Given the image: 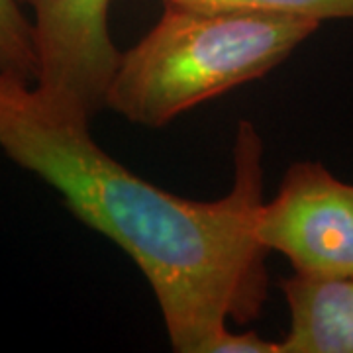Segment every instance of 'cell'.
I'll return each instance as SVG.
<instances>
[{
  "label": "cell",
  "instance_id": "cell-1",
  "mask_svg": "<svg viewBox=\"0 0 353 353\" xmlns=\"http://www.w3.org/2000/svg\"><path fill=\"white\" fill-rule=\"evenodd\" d=\"M0 150L138 265L175 352L218 353L228 320L248 324L261 314L267 250L255 220L263 204V141L252 122L238 124L230 192L187 201L116 161L88 124L51 110L34 85L0 73Z\"/></svg>",
  "mask_w": 353,
  "mask_h": 353
},
{
  "label": "cell",
  "instance_id": "cell-2",
  "mask_svg": "<svg viewBox=\"0 0 353 353\" xmlns=\"http://www.w3.org/2000/svg\"><path fill=\"white\" fill-rule=\"evenodd\" d=\"M322 22L299 16L206 12L163 4V16L120 53L106 106L145 128L261 79L283 63Z\"/></svg>",
  "mask_w": 353,
  "mask_h": 353
},
{
  "label": "cell",
  "instance_id": "cell-3",
  "mask_svg": "<svg viewBox=\"0 0 353 353\" xmlns=\"http://www.w3.org/2000/svg\"><path fill=\"white\" fill-rule=\"evenodd\" d=\"M18 2L34 12L39 99L59 116L90 124L106 108V88L120 59L108 28L112 0Z\"/></svg>",
  "mask_w": 353,
  "mask_h": 353
},
{
  "label": "cell",
  "instance_id": "cell-4",
  "mask_svg": "<svg viewBox=\"0 0 353 353\" xmlns=\"http://www.w3.org/2000/svg\"><path fill=\"white\" fill-rule=\"evenodd\" d=\"M257 240L279 252L294 275L334 279L353 275V185L320 161H296L279 192L259 208Z\"/></svg>",
  "mask_w": 353,
  "mask_h": 353
},
{
  "label": "cell",
  "instance_id": "cell-5",
  "mask_svg": "<svg viewBox=\"0 0 353 353\" xmlns=\"http://www.w3.org/2000/svg\"><path fill=\"white\" fill-rule=\"evenodd\" d=\"M289 332L281 353H353V275L281 281Z\"/></svg>",
  "mask_w": 353,
  "mask_h": 353
},
{
  "label": "cell",
  "instance_id": "cell-6",
  "mask_svg": "<svg viewBox=\"0 0 353 353\" xmlns=\"http://www.w3.org/2000/svg\"><path fill=\"white\" fill-rule=\"evenodd\" d=\"M167 6L206 12L299 16L310 20H353V0H163Z\"/></svg>",
  "mask_w": 353,
  "mask_h": 353
},
{
  "label": "cell",
  "instance_id": "cell-7",
  "mask_svg": "<svg viewBox=\"0 0 353 353\" xmlns=\"http://www.w3.org/2000/svg\"><path fill=\"white\" fill-rule=\"evenodd\" d=\"M0 73L30 85L38 75L32 20L18 0H0Z\"/></svg>",
  "mask_w": 353,
  "mask_h": 353
}]
</instances>
